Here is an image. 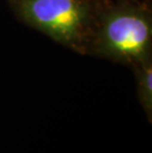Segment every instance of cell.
<instances>
[{"mask_svg": "<svg viewBox=\"0 0 152 153\" xmlns=\"http://www.w3.org/2000/svg\"><path fill=\"white\" fill-rule=\"evenodd\" d=\"M92 39L94 50L101 56L139 65L151 60V14L133 5L112 8L103 14Z\"/></svg>", "mask_w": 152, "mask_h": 153, "instance_id": "obj_1", "label": "cell"}, {"mask_svg": "<svg viewBox=\"0 0 152 153\" xmlns=\"http://www.w3.org/2000/svg\"><path fill=\"white\" fill-rule=\"evenodd\" d=\"M16 16L57 43L82 51L93 35V9L86 0H9Z\"/></svg>", "mask_w": 152, "mask_h": 153, "instance_id": "obj_2", "label": "cell"}, {"mask_svg": "<svg viewBox=\"0 0 152 153\" xmlns=\"http://www.w3.org/2000/svg\"><path fill=\"white\" fill-rule=\"evenodd\" d=\"M137 84V97L151 123L152 120V61L148 60L134 66Z\"/></svg>", "mask_w": 152, "mask_h": 153, "instance_id": "obj_3", "label": "cell"}]
</instances>
